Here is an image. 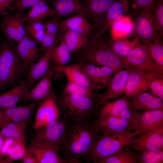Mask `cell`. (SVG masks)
Returning <instances> with one entry per match:
<instances>
[{"label": "cell", "instance_id": "obj_1", "mask_svg": "<svg viewBox=\"0 0 163 163\" xmlns=\"http://www.w3.org/2000/svg\"><path fill=\"white\" fill-rule=\"evenodd\" d=\"M98 134L90 121L68 123L59 152L66 163H81L91 152Z\"/></svg>", "mask_w": 163, "mask_h": 163}, {"label": "cell", "instance_id": "obj_2", "mask_svg": "<svg viewBox=\"0 0 163 163\" xmlns=\"http://www.w3.org/2000/svg\"><path fill=\"white\" fill-rule=\"evenodd\" d=\"M104 34L93 32L86 45L76 52L79 62L108 67L116 71L130 67L124 58L118 56L111 50L110 41Z\"/></svg>", "mask_w": 163, "mask_h": 163}, {"label": "cell", "instance_id": "obj_3", "mask_svg": "<svg viewBox=\"0 0 163 163\" xmlns=\"http://www.w3.org/2000/svg\"><path fill=\"white\" fill-rule=\"evenodd\" d=\"M11 41L0 43V91L18 83L26 73Z\"/></svg>", "mask_w": 163, "mask_h": 163}, {"label": "cell", "instance_id": "obj_4", "mask_svg": "<svg viewBox=\"0 0 163 163\" xmlns=\"http://www.w3.org/2000/svg\"><path fill=\"white\" fill-rule=\"evenodd\" d=\"M98 100L80 95L62 94L57 103L61 116L68 123L90 121Z\"/></svg>", "mask_w": 163, "mask_h": 163}, {"label": "cell", "instance_id": "obj_5", "mask_svg": "<svg viewBox=\"0 0 163 163\" xmlns=\"http://www.w3.org/2000/svg\"><path fill=\"white\" fill-rule=\"evenodd\" d=\"M137 136L134 131L98 135L92 149L85 159L88 162L98 163L104 158L118 152Z\"/></svg>", "mask_w": 163, "mask_h": 163}, {"label": "cell", "instance_id": "obj_6", "mask_svg": "<svg viewBox=\"0 0 163 163\" xmlns=\"http://www.w3.org/2000/svg\"><path fill=\"white\" fill-rule=\"evenodd\" d=\"M68 123L60 117L56 121L35 129L30 145L39 148L59 151Z\"/></svg>", "mask_w": 163, "mask_h": 163}, {"label": "cell", "instance_id": "obj_7", "mask_svg": "<svg viewBox=\"0 0 163 163\" xmlns=\"http://www.w3.org/2000/svg\"><path fill=\"white\" fill-rule=\"evenodd\" d=\"M124 58L130 67L163 77V68L153 60L145 43H140Z\"/></svg>", "mask_w": 163, "mask_h": 163}, {"label": "cell", "instance_id": "obj_8", "mask_svg": "<svg viewBox=\"0 0 163 163\" xmlns=\"http://www.w3.org/2000/svg\"><path fill=\"white\" fill-rule=\"evenodd\" d=\"M135 11V27L139 38L145 43L162 41L156 28L150 5Z\"/></svg>", "mask_w": 163, "mask_h": 163}, {"label": "cell", "instance_id": "obj_9", "mask_svg": "<svg viewBox=\"0 0 163 163\" xmlns=\"http://www.w3.org/2000/svg\"><path fill=\"white\" fill-rule=\"evenodd\" d=\"M126 146L136 152L163 150V126L138 136L130 141Z\"/></svg>", "mask_w": 163, "mask_h": 163}, {"label": "cell", "instance_id": "obj_10", "mask_svg": "<svg viewBox=\"0 0 163 163\" xmlns=\"http://www.w3.org/2000/svg\"><path fill=\"white\" fill-rule=\"evenodd\" d=\"M88 77L93 90L107 88L117 71L107 66H99L84 62L79 63Z\"/></svg>", "mask_w": 163, "mask_h": 163}, {"label": "cell", "instance_id": "obj_11", "mask_svg": "<svg viewBox=\"0 0 163 163\" xmlns=\"http://www.w3.org/2000/svg\"><path fill=\"white\" fill-rule=\"evenodd\" d=\"M60 117V110L52 94L38 105L33 128L35 129L50 124L58 120Z\"/></svg>", "mask_w": 163, "mask_h": 163}, {"label": "cell", "instance_id": "obj_12", "mask_svg": "<svg viewBox=\"0 0 163 163\" xmlns=\"http://www.w3.org/2000/svg\"><path fill=\"white\" fill-rule=\"evenodd\" d=\"M130 69L128 67L121 69L115 73L106 91L103 94H97L99 105L124 94Z\"/></svg>", "mask_w": 163, "mask_h": 163}, {"label": "cell", "instance_id": "obj_13", "mask_svg": "<svg viewBox=\"0 0 163 163\" xmlns=\"http://www.w3.org/2000/svg\"><path fill=\"white\" fill-rule=\"evenodd\" d=\"M38 44L26 33L16 46L17 53L27 73L30 67L40 58L41 50Z\"/></svg>", "mask_w": 163, "mask_h": 163}, {"label": "cell", "instance_id": "obj_14", "mask_svg": "<svg viewBox=\"0 0 163 163\" xmlns=\"http://www.w3.org/2000/svg\"><path fill=\"white\" fill-rule=\"evenodd\" d=\"M115 0H83L94 32H97L100 29L108 10Z\"/></svg>", "mask_w": 163, "mask_h": 163}, {"label": "cell", "instance_id": "obj_15", "mask_svg": "<svg viewBox=\"0 0 163 163\" xmlns=\"http://www.w3.org/2000/svg\"><path fill=\"white\" fill-rule=\"evenodd\" d=\"M90 122L94 131L98 135L111 134L134 131L126 120L118 117L91 120Z\"/></svg>", "mask_w": 163, "mask_h": 163}, {"label": "cell", "instance_id": "obj_16", "mask_svg": "<svg viewBox=\"0 0 163 163\" xmlns=\"http://www.w3.org/2000/svg\"><path fill=\"white\" fill-rule=\"evenodd\" d=\"M155 77L159 76L131 68L124 94L125 96L127 97H133L140 93L149 90V82Z\"/></svg>", "mask_w": 163, "mask_h": 163}, {"label": "cell", "instance_id": "obj_17", "mask_svg": "<svg viewBox=\"0 0 163 163\" xmlns=\"http://www.w3.org/2000/svg\"><path fill=\"white\" fill-rule=\"evenodd\" d=\"M60 28L64 34L68 30L75 31L89 37L94 31L86 14L80 13L71 15L60 21Z\"/></svg>", "mask_w": 163, "mask_h": 163}, {"label": "cell", "instance_id": "obj_18", "mask_svg": "<svg viewBox=\"0 0 163 163\" xmlns=\"http://www.w3.org/2000/svg\"><path fill=\"white\" fill-rule=\"evenodd\" d=\"M41 102L37 101H33L26 105L19 106L16 105L5 108H0L2 114L4 124L9 122H20L30 120L35 109Z\"/></svg>", "mask_w": 163, "mask_h": 163}, {"label": "cell", "instance_id": "obj_19", "mask_svg": "<svg viewBox=\"0 0 163 163\" xmlns=\"http://www.w3.org/2000/svg\"><path fill=\"white\" fill-rule=\"evenodd\" d=\"M47 1L54 11V16L59 19L80 13L87 14L83 0Z\"/></svg>", "mask_w": 163, "mask_h": 163}, {"label": "cell", "instance_id": "obj_20", "mask_svg": "<svg viewBox=\"0 0 163 163\" xmlns=\"http://www.w3.org/2000/svg\"><path fill=\"white\" fill-rule=\"evenodd\" d=\"M53 70L50 69L47 73L31 89H30L22 101L24 103L33 101H42L52 94V78Z\"/></svg>", "mask_w": 163, "mask_h": 163}, {"label": "cell", "instance_id": "obj_21", "mask_svg": "<svg viewBox=\"0 0 163 163\" xmlns=\"http://www.w3.org/2000/svg\"><path fill=\"white\" fill-rule=\"evenodd\" d=\"M26 79H22L8 91L0 94V108H5L17 105L23 100L30 90Z\"/></svg>", "mask_w": 163, "mask_h": 163}, {"label": "cell", "instance_id": "obj_22", "mask_svg": "<svg viewBox=\"0 0 163 163\" xmlns=\"http://www.w3.org/2000/svg\"><path fill=\"white\" fill-rule=\"evenodd\" d=\"M53 47L46 50L42 57L29 68L27 73L26 80L30 88L48 72L50 67L51 52Z\"/></svg>", "mask_w": 163, "mask_h": 163}, {"label": "cell", "instance_id": "obj_23", "mask_svg": "<svg viewBox=\"0 0 163 163\" xmlns=\"http://www.w3.org/2000/svg\"><path fill=\"white\" fill-rule=\"evenodd\" d=\"M130 0H115L106 14L101 27L97 32L99 35L105 33L108 28L116 21L123 17L129 8Z\"/></svg>", "mask_w": 163, "mask_h": 163}, {"label": "cell", "instance_id": "obj_24", "mask_svg": "<svg viewBox=\"0 0 163 163\" xmlns=\"http://www.w3.org/2000/svg\"><path fill=\"white\" fill-rule=\"evenodd\" d=\"M163 126V109L144 111L140 114L138 126L134 131L137 136Z\"/></svg>", "mask_w": 163, "mask_h": 163}, {"label": "cell", "instance_id": "obj_25", "mask_svg": "<svg viewBox=\"0 0 163 163\" xmlns=\"http://www.w3.org/2000/svg\"><path fill=\"white\" fill-rule=\"evenodd\" d=\"M133 97L131 105L137 111L163 109V100L152 93L144 91Z\"/></svg>", "mask_w": 163, "mask_h": 163}, {"label": "cell", "instance_id": "obj_26", "mask_svg": "<svg viewBox=\"0 0 163 163\" xmlns=\"http://www.w3.org/2000/svg\"><path fill=\"white\" fill-rule=\"evenodd\" d=\"M131 105V101L125 96L115 101H106L101 105L97 119L117 117L122 110Z\"/></svg>", "mask_w": 163, "mask_h": 163}, {"label": "cell", "instance_id": "obj_27", "mask_svg": "<svg viewBox=\"0 0 163 163\" xmlns=\"http://www.w3.org/2000/svg\"><path fill=\"white\" fill-rule=\"evenodd\" d=\"M72 52L66 44L62 40L53 47L51 52L50 61L54 65L55 69L62 72L63 69L70 61Z\"/></svg>", "mask_w": 163, "mask_h": 163}, {"label": "cell", "instance_id": "obj_28", "mask_svg": "<svg viewBox=\"0 0 163 163\" xmlns=\"http://www.w3.org/2000/svg\"><path fill=\"white\" fill-rule=\"evenodd\" d=\"M53 16H54V11L47 0H41L29 11L26 16V22L43 23L47 18Z\"/></svg>", "mask_w": 163, "mask_h": 163}, {"label": "cell", "instance_id": "obj_29", "mask_svg": "<svg viewBox=\"0 0 163 163\" xmlns=\"http://www.w3.org/2000/svg\"><path fill=\"white\" fill-rule=\"evenodd\" d=\"M27 149L35 157L38 163H66L60 156L59 151L50 148H39L31 145Z\"/></svg>", "mask_w": 163, "mask_h": 163}, {"label": "cell", "instance_id": "obj_30", "mask_svg": "<svg viewBox=\"0 0 163 163\" xmlns=\"http://www.w3.org/2000/svg\"><path fill=\"white\" fill-rule=\"evenodd\" d=\"M30 120L5 123L0 133L5 138H11L25 142L26 133Z\"/></svg>", "mask_w": 163, "mask_h": 163}, {"label": "cell", "instance_id": "obj_31", "mask_svg": "<svg viewBox=\"0 0 163 163\" xmlns=\"http://www.w3.org/2000/svg\"><path fill=\"white\" fill-rule=\"evenodd\" d=\"M62 72L64 74L68 81L93 89L91 82L79 63L67 65Z\"/></svg>", "mask_w": 163, "mask_h": 163}, {"label": "cell", "instance_id": "obj_32", "mask_svg": "<svg viewBox=\"0 0 163 163\" xmlns=\"http://www.w3.org/2000/svg\"><path fill=\"white\" fill-rule=\"evenodd\" d=\"M140 43L138 39L130 40L126 36L113 38L110 41L111 50L118 56L125 58Z\"/></svg>", "mask_w": 163, "mask_h": 163}, {"label": "cell", "instance_id": "obj_33", "mask_svg": "<svg viewBox=\"0 0 163 163\" xmlns=\"http://www.w3.org/2000/svg\"><path fill=\"white\" fill-rule=\"evenodd\" d=\"M89 37L72 30H68L64 34L61 40L67 46L71 52L76 53L87 44Z\"/></svg>", "mask_w": 163, "mask_h": 163}, {"label": "cell", "instance_id": "obj_34", "mask_svg": "<svg viewBox=\"0 0 163 163\" xmlns=\"http://www.w3.org/2000/svg\"><path fill=\"white\" fill-rule=\"evenodd\" d=\"M136 152L125 146L114 154L106 158L98 163H137Z\"/></svg>", "mask_w": 163, "mask_h": 163}, {"label": "cell", "instance_id": "obj_35", "mask_svg": "<svg viewBox=\"0 0 163 163\" xmlns=\"http://www.w3.org/2000/svg\"><path fill=\"white\" fill-rule=\"evenodd\" d=\"M62 94L80 95L96 100L98 98L97 95L92 89L69 82L65 86Z\"/></svg>", "mask_w": 163, "mask_h": 163}, {"label": "cell", "instance_id": "obj_36", "mask_svg": "<svg viewBox=\"0 0 163 163\" xmlns=\"http://www.w3.org/2000/svg\"><path fill=\"white\" fill-rule=\"evenodd\" d=\"M154 23L161 38L163 34V0H155L150 5Z\"/></svg>", "mask_w": 163, "mask_h": 163}, {"label": "cell", "instance_id": "obj_37", "mask_svg": "<svg viewBox=\"0 0 163 163\" xmlns=\"http://www.w3.org/2000/svg\"><path fill=\"white\" fill-rule=\"evenodd\" d=\"M0 28L7 39L14 41L16 29L15 14L4 17L0 24Z\"/></svg>", "mask_w": 163, "mask_h": 163}, {"label": "cell", "instance_id": "obj_38", "mask_svg": "<svg viewBox=\"0 0 163 163\" xmlns=\"http://www.w3.org/2000/svg\"><path fill=\"white\" fill-rule=\"evenodd\" d=\"M136 157L137 163H163V150L137 151Z\"/></svg>", "mask_w": 163, "mask_h": 163}, {"label": "cell", "instance_id": "obj_39", "mask_svg": "<svg viewBox=\"0 0 163 163\" xmlns=\"http://www.w3.org/2000/svg\"><path fill=\"white\" fill-rule=\"evenodd\" d=\"M145 43L153 60L158 66L163 68V45L162 41L150 42Z\"/></svg>", "mask_w": 163, "mask_h": 163}, {"label": "cell", "instance_id": "obj_40", "mask_svg": "<svg viewBox=\"0 0 163 163\" xmlns=\"http://www.w3.org/2000/svg\"><path fill=\"white\" fill-rule=\"evenodd\" d=\"M27 149L25 142L15 139L8 150V158L12 161L22 159Z\"/></svg>", "mask_w": 163, "mask_h": 163}, {"label": "cell", "instance_id": "obj_41", "mask_svg": "<svg viewBox=\"0 0 163 163\" xmlns=\"http://www.w3.org/2000/svg\"><path fill=\"white\" fill-rule=\"evenodd\" d=\"M113 34L121 35V37L126 36L133 31L134 26L129 18L123 17L116 21L113 24Z\"/></svg>", "mask_w": 163, "mask_h": 163}, {"label": "cell", "instance_id": "obj_42", "mask_svg": "<svg viewBox=\"0 0 163 163\" xmlns=\"http://www.w3.org/2000/svg\"><path fill=\"white\" fill-rule=\"evenodd\" d=\"M140 116L138 111L131 105L124 109L117 117L126 120L135 131L138 127Z\"/></svg>", "mask_w": 163, "mask_h": 163}, {"label": "cell", "instance_id": "obj_43", "mask_svg": "<svg viewBox=\"0 0 163 163\" xmlns=\"http://www.w3.org/2000/svg\"><path fill=\"white\" fill-rule=\"evenodd\" d=\"M59 19L55 16L48 18L43 23L46 31L61 40L64 34L60 28Z\"/></svg>", "mask_w": 163, "mask_h": 163}, {"label": "cell", "instance_id": "obj_44", "mask_svg": "<svg viewBox=\"0 0 163 163\" xmlns=\"http://www.w3.org/2000/svg\"><path fill=\"white\" fill-rule=\"evenodd\" d=\"M17 12L15 14L16 29L14 41L18 42L23 38L26 34L24 26L26 22V16L21 12Z\"/></svg>", "mask_w": 163, "mask_h": 163}, {"label": "cell", "instance_id": "obj_45", "mask_svg": "<svg viewBox=\"0 0 163 163\" xmlns=\"http://www.w3.org/2000/svg\"><path fill=\"white\" fill-rule=\"evenodd\" d=\"M149 87L152 94L163 100V77L153 78L149 82Z\"/></svg>", "mask_w": 163, "mask_h": 163}, {"label": "cell", "instance_id": "obj_46", "mask_svg": "<svg viewBox=\"0 0 163 163\" xmlns=\"http://www.w3.org/2000/svg\"><path fill=\"white\" fill-rule=\"evenodd\" d=\"M60 41V39L49 33L45 30L44 37L40 44L41 52L45 53L50 48L57 45Z\"/></svg>", "mask_w": 163, "mask_h": 163}, {"label": "cell", "instance_id": "obj_47", "mask_svg": "<svg viewBox=\"0 0 163 163\" xmlns=\"http://www.w3.org/2000/svg\"><path fill=\"white\" fill-rule=\"evenodd\" d=\"M41 0H16L12 7L14 11L21 12L27 8L32 7Z\"/></svg>", "mask_w": 163, "mask_h": 163}, {"label": "cell", "instance_id": "obj_48", "mask_svg": "<svg viewBox=\"0 0 163 163\" xmlns=\"http://www.w3.org/2000/svg\"><path fill=\"white\" fill-rule=\"evenodd\" d=\"M16 0H0V15L4 17L8 15V11H14L12 4Z\"/></svg>", "mask_w": 163, "mask_h": 163}, {"label": "cell", "instance_id": "obj_49", "mask_svg": "<svg viewBox=\"0 0 163 163\" xmlns=\"http://www.w3.org/2000/svg\"><path fill=\"white\" fill-rule=\"evenodd\" d=\"M155 0H130L129 7L135 11L149 6Z\"/></svg>", "mask_w": 163, "mask_h": 163}, {"label": "cell", "instance_id": "obj_50", "mask_svg": "<svg viewBox=\"0 0 163 163\" xmlns=\"http://www.w3.org/2000/svg\"><path fill=\"white\" fill-rule=\"evenodd\" d=\"M24 26L26 32L28 34L45 29L43 23L38 22H26Z\"/></svg>", "mask_w": 163, "mask_h": 163}, {"label": "cell", "instance_id": "obj_51", "mask_svg": "<svg viewBox=\"0 0 163 163\" xmlns=\"http://www.w3.org/2000/svg\"><path fill=\"white\" fill-rule=\"evenodd\" d=\"M45 33V30H41L38 31L33 32L29 34L37 43L40 44Z\"/></svg>", "mask_w": 163, "mask_h": 163}, {"label": "cell", "instance_id": "obj_52", "mask_svg": "<svg viewBox=\"0 0 163 163\" xmlns=\"http://www.w3.org/2000/svg\"><path fill=\"white\" fill-rule=\"evenodd\" d=\"M22 159L24 163H38L35 157L27 148Z\"/></svg>", "mask_w": 163, "mask_h": 163}, {"label": "cell", "instance_id": "obj_53", "mask_svg": "<svg viewBox=\"0 0 163 163\" xmlns=\"http://www.w3.org/2000/svg\"><path fill=\"white\" fill-rule=\"evenodd\" d=\"M4 124L2 114L1 108H0V129Z\"/></svg>", "mask_w": 163, "mask_h": 163}, {"label": "cell", "instance_id": "obj_54", "mask_svg": "<svg viewBox=\"0 0 163 163\" xmlns=\"http://www.w3.org/2000/svg\"><path fill=\"white\" fill-rule=\"evenodd\" d=\"M4 140V137L0 133V151L3 145Z\"/></svg>", "mask_w": 163, "mask_h": 163}]
</instances>
